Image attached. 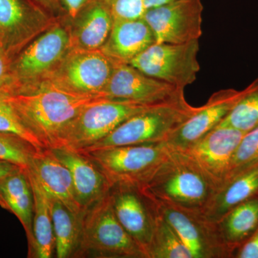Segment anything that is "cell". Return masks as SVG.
<instances>
[{"mask_svg":"<svg viewBox=\"0 0 258 258\" xmlns=\"http://www.w3.org/2000/svg\"><path fill=\"white\" fill-rule=\"evenodd\" d=\"M199 51V40L154 42L129 64L148 76L184 90L196 81L200 72Z\"/></svg>","mask_w":258,"mask_h":258,"instance_id":"9","label":"cell"},{"mask_svg":"<svg viewBox=\"0 0 258 258\" xmlns=\"http://www.w3.org/2000/svg\"><path fill=\"white\" fill-rule=\"evenodd\" d=\"M154 42L152 29L143 18L113 20L100 50L114 64H129Z\"/></svg>","mask_w":258,"mask_h":258,"instance_id":"18","label":"cell"},{"mask_svg":"<svg viewBox=\"0 0 258 258\" xmlns=\"http://www.w3.org/2000/svg\"><path fill=\"white\" fill-rule=\"evenodd\" d=\"M246 93L227 88L214 93L203 106L176 129L165 142L171 149L182 151L218 126Z\"/></svg>","mask_w":258,"mask_h":258,"instance_id":"15","label":"cell"},{"mask_svg":"<svg viewBox=\"0 0 258 258\" xmlns=\"http://www.w3.org/2000/svg\"><path fill=\"white\" fill-rule=\"evenodd\" d=\"M235 258H258V229L237 249Z\"/></svg>","mask_w":258,"mask_h":258,"instance_id":"33","label":"cell"},{"mask_svg":"<svg viewBox=\"0 0 258 258\" xmlns=\"http://www.w3.org/2000/svg\"><path fill=\"white\" fill-rule=\"evenodd\" d=\"M174 1L176 0H144V5H145L146 10H147L157 8L161 5L167 4V3H172Z\"/></svg>","mask_w":258,"mask_h":258,"instance_id":"37","label":"cell"},{"mask_svg":"<svg viewBox=\"0 0 258 258\" xmlns=\"http://www.w3.org/2000/svg\"><path fill=\"white\" fill-rule=\"evenodd\" d=\"M51 154L69 169L76 199L83 212L109 193L112 184L101 169L87 156L66 148H47Z\"/></svg>","mask_w":258,"mask_h":258,"instance_id":"17","label":"cell"},{"mask_svg":"<svg viewBox=\"0 0 258 258\" xmlns=\"http://www.w3.org/2000/svg\"><path fill=\"white\" fill-rule=\"evenodd\" d=\"M0 206L18 217L23 225L28 238L29 257L34 246V198L27 169L20 168L0 179Z\"/></svg>","mask_w":258,"mask_h":258,"instance_id":"21","label":"cell"},{"mask_svg":"<svg viewBox=\"0 0 258 258\" xmlns=\"http://www.w3.org/2000/svg\"><path fill=\"white\" fill-rule=\"evenodd\" d=\"M22 123L43 145H53L61 129L86 106L107 98L69 92L47 81L6 93Z\"/></svg>","mask_w":258,"mask_h":258,"instance_id":"1","label":"cell"},{"mask_svg":"<svg viewBox=\"0 0 258 258\" xmlns=\"http://www.w3.org/2000/svg\"><path fill=\"white\" fill-rule=\"evenodd\" d=\"M47 195L55 235L56 257H75L81 241L83 215L74 213L58 199Z\"/></svg>","mask_w":258,"mask_h":258,"instance_id":"25","label":"cell"},{"mask_svg":"<svg viewBox=\"0 0 258 258\" xmlns=\"http://www.w3.org/2000/svg\"><path fill=\"white\" fill-rule=\"evenodd\" d=\"M257 162L258 126L244 134L241 139L232 157L230 174L226 183Z\"/></svg>","mask_w":258,"mask_h":258,"instance_id":"29","label":"cell"},{"mask_svg":"<svg viewBox=\"0 0 258 258\" xmlns=\"http://www.w3.org/2000/svg\"><path fill=\"white\" fill-rule=\"evenodd\" d=\"M171 149L166 143H158L80 152L96 164L112 185L125 184L139 188L152 177Z\"/></svg>","mask_w":258,"mask_h":258,"instance_id":"7","label":"cell"},{"mask_svg":"<svg viewBox=\"0 0 258 258\" xmlns=\"http://www.w3.org/2000/svg\"><path fill=\"white\" fill-rule=\"evenodd\" d=\"M42 9L57 20L66 17L60 0H33Z\"/></svg>","mask_w":258,"mask_h":258,"instance_id":"34","label":"cell"},{"mask_svg":"<svg viewBox=\"0 0 258 258\" xmlns=\"http://www.w3.org/2000/svg\"><path fill=\"white\" fill-rule=\"evenodd\" d=\"M203 10L202 0H176L146 10L143 18L156 42L185 43L203 35Z\"/></svg>","mask_w":258,"mask_h":258,"instance_id":"14","label":"cell"},{"mask_svg":"<svg viewBox=\"0 0 258 258\" xmlns=\"http://www.w3.org/2000/svg\"><path fill=\"white\" fill-rule=\"evenodd\" d=\"M115 217L128 235L145 251L152 240L154 211L152 205L137 186L112 185L110 189Z\"/></svg>","mask_w":258,"mask_h":258,"instance_id":"16","label":"cell"},{"mask_svg":"<svg viewBox=\"0 0 258 258\" xmlns=\"http://www.w3.org/2000/svg\"><path fill=\"white\" fill-rule=\"evenodd\" d=\"M220 125L244 134L258 126V77L246 87L245 94Z\"/></svg>","mask_w":258,"mask_h":258,"instance_id":"27","label":"cell"},{"mask_svg":"<svg viewBox=\"0 0 258 258\" xmlns=\"http://www.w3.org/2000/svg\"><path fill=\"white\" fill-rule=\"evenodd\" d=\"M0 132L15 134L33 144L37 149H45L40 141L22 123L7 98L6 93L3 91H0Z\"/></svg>","mask_w":258,"mask_h":258,"instance_id":"30","label":"cell"},{"mask_svg":"<svg viewBox=\"0 0 258 258\" xmlns=\"http://www.w3.org/2000/svg\"><path fill=\"white\" fill-rule=\"evenodd\" d=\"M10 57L3 48L0 49V91L9 93L12 88L11 62Z\"/></svg>","mask_w":258,"mask_h":258,"instance_id":"32","label":"cell"},{"mask_svg":"<svg viewBox=\"0 0 258 258\" xmlns=\"http://www.w3.org/2000/svg\"><path fill=\"white\" fill-rule=\"evenodd\" d=\"M75 257L148 258L115 217L109 193L83 212L81 241Z\"/></svg>","mask_w":258,"mask_h":258,"instance_id":"4","label":"cell"},{"mask_svg":"<svg viewBox=\"0 0 258 258\" xmlns=\"http://www.w3.org/2000/svg\"><path fill=\"white\" fill-rule=\"evenodd\" d=\"M147 199L177 232L193 258L234 257L233 252L222 238L217 222L208 218L201 209Z\"/></svg>","mask_w":258,"mask_h":258,"instance_id":"8","label":"cell"},{"mask_svg":"<svg viewBox=\"0 0 258 258\" xmlns=\"http://www.w3.org/2000/svg\"><path fill=\"white\" fill-rule=\"evenodd\" d=\"M114 66L100 50L71 48L45 81L76 94L102 95Z\"/></svg>","mask_w":258,"mask_h":258,"instance_id":"10","label":"cell"},{"mask_svg":"<svg viewBox=\"0 0 258 258\" xmlns=\"http://www.w3.org/2000/svg\"><path fill=\"white\" fill-rule=\"evenodd\" d=\"M152 106L103 98L83 108L64 125L51 147L82 150L106 137L130 117Z\"/></svg>","mask_w":258,"mask_h":258,"instance_id":"5","label":"cell"},{"mask_svg":"<svg viewBox=\"0 0 258 258\" xmlns=\"http://www.w3.org/2000/svg\"><path fill=\"white\" fill-rule=\"evenodd\" d=\"M244 135L240 131L219 125L180 152L195 164L216 191L228 179L232 157Z\"/></svg>","mask_w":258,"mask_h":258,"instance_id":"11","label":"cell"},{"mask_svg":"<svg viewBox=\"0 0 258 258\" xmlns=\"http://www.w3.org/2000/svg\"><path fill=\"white\" fill-rule=\"evenodd\" d=\"M101 94L109 99L148 106L171 103L185 98L184 89L148 76L130 64H115Z\"/></svg>","mask_w":258,"mask_h":258,"instance_id":"13","label":"cell"},{"mask_svg":"<svg viewBox=\"0 0 258 258\" xmlns=\"http://www.w3.org/2000/svg\"><path fill=\"white\" fill-rule=\"evenodd\" d=\"M20 168L21 167L10 161L0 159V179H3L5 176L9 175Z\"/></svg>","mask_w":258,"mask_h":258,"instance_id":"36","label":"cell"},{"mask_svg":"<svg viewBox=\"0 0 258 258\" xmlns=\"http://www.w3.org/2000/svg\"><path fill=\"white\" fill-rule=\"evenodd\" d=\"M139 189L151 200L201 210L215 192L195 164L182 152L173 149L152 177Z\"/></svg>","mask_w":258,"mask_h":258,"instance_id":"2","label":"cell"},{"mask_svg":"<svg viewBox=\"0 0 258 258\" xmlns=\"http://www.w3.org/2000/svg\"><path fill=\"white\" fill-rule=\"evenodd\" d=\"M49 195L58 199L74 213L83 215L76 199L71 172L47 148L39 150L28 169Z\"/></svg>","mask_w":258,"mask_h":258,"instance_id":"20","label":"cell"},{"mask_svg":"<svg viewBox=\"0 0 258 258\" xmlns=\"http://www.w3.org/2000/svg\"><path fill=\"white\" fill-rule=\"evenodd\" d=\"M88 1V0H60V3L67 18L73 19Z\"/></svg>","mask_w":258,"mask_h":258,"instance_id":"35","label":"cell"},{"mask_svg":"<svg viewBox=\"0 0 258 258\" xmlns=\"http://www.w3.org/2000/svg\"><path fill=\"white\" fill-rule=\"evenodd\" d=\"M152 207L154 221L152 240L148 249L149 258H193L177 232Z\"/></svg>","mask_w":258,"mask_h":258,"instance_id":"26","label":"cell"},{"mask_svg":"<svg viewBox=\"0 0 258 258\" xmlns=\"http://www.w3.org/2000/svg\"><path fill=\"white\" fill-rule=\"evenodd\" d=\"M39 150L30 143L15 134L0 132V159L10 161L21 167L28 169L35 154Z\"/></svg>","mask_w":258,"mask_h":258,"instance_id":"28","label":"cell"},{"mask_svg":"<svg viewBox=\"0 0 258 258\" xmlns=\"http://www.w3.org/2000/svg\"><path fill=\"white\" fill-rule=\"evenodd\" d=\"M113 16V20L143 18L144 0H100Z\"/></svg>","mask_w":258,"mask_h":258,"instance_id":"31","label":"cell"},{"mask_svg":"<svg viewBox=\"0 0 258 258\" xmlns=\"http://www.w3.org/2000/svg\"><path fill=\"white\" fill-rule=\"evenodd\" d=\"M66 18L57 20L13 57L9 93L45 81L60 63L71 49Z\"/></svg>","mask_w":258,"mask_h":258,"instance_id":"6","label":"cell"},{"mask_svg":"<svg viewBox=\"0 0 258 258\" xmlns=\"http://www.w3.org/2000/svg\"><path fill=\"white\" fill-rule=\"evenodd\" d=\"M217 223L222 238L235 258L237 249L258 229V195L231 209Z\"/></svg>","mask_w":258,"mask_h":258,"instance_id":"23","label":"cell"},{"mask_svg":"<svg viewBox=\"0 0 258 258\" xmlns=\"http://www.w3.org/2000/svg\"><path fill=\"white\" fill-rule=\"evenodd\" d=\"M186 99L157 105L137 113L104 138L86 149L96 150L121 146L165 143L169 137L197 111Z\"/></svg>","mask_w":258,"mask_h":258,"instance_id":"3","label":"cell"},{"mask_svg":"<svg viewBox=\"0 0 258 258\" xmlns=\"http://www.w3.org/2000/svg\"><path fill=\"white\" fill-rule=\"evenodd\" d=\"M28 171L34 198L32 223L34 246L29 257L50 258L55 252V240L48 197L38 180Z\"/></svg>","mask_w":258,"mask_h":258,"instance_id":"24","label":"cell"},{"mask_svg":"<svg viewBox=\"0 0 258 258\" xmlns=\"http://www.w3.org/2000/svg\"><path fill=\"white\" fill-rule=\"evenodd\" d=\"M66 19L71 48L83 50H100L113 23L111 13L100 0H88L74 18Z\"/></svg>","mask_w":258,"mask_h":258,"instance_id":"19","label":"cell"},{"mask_svg":"<svg viewBox=\"0 0 258 258\" xmlns=\"http://www.w3.org/2000/svg\"><path fill=\"white\" fill-rule=\"evenodd\" d=\"M257 195L258 162L215 191L202 211L210 220L217 222L236 205Z\"/></svg>","mask_w":258,"mask_h":258,"instance_id":"22","label":"cell"},{"mask_svg":"<svg viewBox=\"0 0 258 258\" xmlns=\"http://www.w3.org/2000/svg\"><path fill=\"white\" fill-rule=\"evenodd\" d=\"M2 48H3V45H2L1 39H0V49H2Z\"/></svg>","mask_w":258,"mask_h":258,"instance_id":"38","label":"cell"},{"mask_svg":"<svg viewBox=\"0 0 258 258\" xmlns=\"http://www.w3.org/2000/svg\"><path fill=\"white\" fill-rule=\"evenodd\" d=\"M57 20L33 0H0V39L3 50L13 58Z\"/></svg>","mask_w":258,"mask_h":258,"instance_id":"12","label":"cell"}]
</instances>
